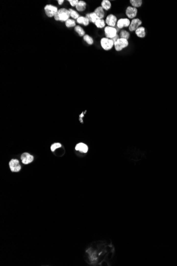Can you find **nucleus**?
Returning <instances> with one entry per match:
<instances>
[{
    "mask_svg": "<svg viewBox=\"0 0 177 266\" xmlns=\"http://www.w3.org/2000/svg\"><path fill=\"white\" fill-rule=\"evenodd\" d=\"M118 32V30L115 27H112L110 26H106L104 28V33L106 36V37L112 39L115 37L117 35Z\"/></svg>",
    "mask_w": 177,
    "mask_h": 266,
    "instance_id": "obj_5",
    "label": "nucleus"
},
{
    "mask_svg": "<svg viewBox=\"0 0 177 266\" xmlns=\"http://www.w3.org/2000/svg\"><path fill=\"white\" fill-rule=\"evenodd\" d=\"M70 15L69 9L62 8L58 9L54 18L55 20L57 21L65 22L68 19H70Z\"/></svg>",
    "mask_w": 177,
    "mask_h": 266,
    "instance_id": "obj_1",
    "label": "nucleus"
},
{
    "mask_svg": "<svg viewBox=\"0 0 177 266\" xmlns=\"http://www.w3.org/2000/svg\"><path fill=\"white\" fill-rule=\"evenodd\" d=\"M9 166L11 171L13 172H19L21 169V166H20L19 161L18 159H12L9 163Z\"/></svg>",
    "mask_w": 177,
    "mask_h": 266,
    "instance_id": "obj_10",
    "label": "nucleus"
},
{
    "mask_svg": "<svg viewBox=\"0 0 177 266\" xmlns=\"http://www.w3.org/2000/svg\"><path fill=\"white\" fill-rule=\"evenodd\" d=\"M119 38H120L119 35H117L115 37H113V38H112V39H111L112 40V42H113V43H115L116 42V41H117L118 39H119Z\"/></svg>",
    "mask_w": 177,
    "mask_h": 266,
    "instance_id": "obj_28",
    "label": "nucleus"
},
{
    "mask_svg": "<svg viewBox=\"0 0 177 266\" xmlns=\"http://www.w3.org/2000/svg\"><path fill=\"white\" fill-rule=\"evenodd\" d=\"M21 159L24 164H28L33 160V157L28 153H25L21 155Z\"/></svg>",
    "mask_w": 177,
    "mask_h": 266,
    "instance_id": "obj_11",
    "label": "nucleus"
},
{
    "mask_svg": "<svg viewBox=\"0 0 177 266\" xmlns=\"http://www.w3.org/2000/svg\"><path fill=\"white\" fill-rule=\"evenodd\" d=\"M129 45L128 40L124 38H120L114 43V47L117 52L121 51L126 48Z\"/></svg>",
    "mask_w": 177,
    "mask_h": 266,
    "instance_id": "obj_2",
    "label": "nucleus"
},
{
    "mask_svg": "<svg viewBox=\"0 0 177 266\" xmlns=\"http://www.w3.org/2000/svg\"><path fill=\"white\" fill-rule=\"evenodd\" d=\"M131 24V21L128 18H120L118 20L117 22V27L118 29H122L123 28L129 27Z\"/></svg>",
    "mask_w": 177,
    "mask_h": 266,
    "instance_id": "obj_9",
    "label": "nucleus"
},
{
    "mask_svg": "<svg viewBox=\"0 0 177 266\" xmlns=\"http://www.w3.org/2000/svg\"><path fill=\"white\" fill-rule=\"evenodd\" d=\"M83 39L84 42H85L88 45H92L93 44V43H94L93 39L90 35L85 34V35L83 37Z\"/></svg>",
    "mask_w": 177,
    "mask_h": 266,
    "instance_id": "obj_24",
    "label": "nucleus"
},
{
    "mask_svg": "<svg viewBox=\"0 0 177 266\" xmlns=\"http://www.w3.org/2000/svg\"><path fill=\"white\" fill-rule=\"evenodd\" d=\"M129 2L133 7L135 8L141 7L143 4V1L142 0H131Z\"/></svg>",
    "mask_w": 177,
    "mask_h": 266,
    "instance_id": "obj_21",
    "label": "nucleus"
},
{
    "mask_svg": "<svg viewBox=\"0 0 177 266\" xmlns=\"http://www.w3.org/2000/svg\"><path fill=\"white\" fill-rule=\"evenodd\" d=\"M64 0H58L57 1V3H58V5H62L64 3Z\"/></svg>",
    "mask_w": 177,
    "mask_h": 266,
    "instance_id": "obj_29",
    "label": "nucleus"
},
{
    "mask_svg": "<svg viewBox=\"0 0 177 266\" xmlns=\"http://www.w3.org/2000/svg\"><path fill=\"white\" fill-rule=\"evenodd\" d=\"M65 26L67 28H71V27H75L76 25V22L75 20L73 19H69L67 21L65 22Z\"/></svg>",
    "mask_w": 177,
    "mask_h": 266,
    "instance_id": "obj_23",
    "label": "nucleus"
},
{
    "mask_svg": "<svg viewBox=\"0 0 177 266\" xmlns=\"http://www.w3.org/2000/svg\"><path fill=\"white\" fill-rule=\"evenodd\" d=\"M85 17L87 19H88V20H89V21L90 22H92V23H93V24H94L95 22H96V21H97V20L98 19H99L98 17H97V16L96 15V13H94V12H92L87 13V14L85 16Z\"/></svg>",
    "mask_w": 177,
    "mask_h": 266,
    "instance_id": "obj_15",
    "label": "nucleus"
},
{
    "mask_svg": "<svg viewBox=\"0 0 177 266\" xmlns=\"http://www.w3.org/2000/svg\"><path fill=\"white\" fill-rule=\"evenodd\" d=\"M69 10L70 12V17H71L73 19L77 20L80 17V15L79 14V13L77 11L74 10L72 9H69Z\"/></svg>",
    "mask_w": 177,
    "mask_h": 266,
    "instance_id": "obj_25",
    "label": "nucleus"
},
{
    "mask_svg": "<svg viewBox=\"0 0 177 266\" xmlns=\"http://www.w3.org/2000/svg\"><path fill=\"white\" fill-rule=\"evenodd\" d=\"M119 37L121 38H124L128 40L129 37H130V33L126 30L122 29L120 32Z\"/></svg>",
    "mask_w": 177,
    "mask_h": 266,
    "instance_id": "obj_22",
    "label": "nucleus"
},
{
    "mask_svg": "<svg viewBox=\"0 0 177 266\" xmlns=\"http://www.w3.org/2000/svg\"><path fill=\"white\" fill-rule=\"evenodd\" d=\"M142 24V21L139 18H134L132 19L131 21V24L128 27L129 30L131 32L135 31L136 30L138 29Z\"/></svg>",
    "mask_w": 177,
    "mask_h": 266,
    "instance_id": "obj_7",
    "label": "nucleus"
},
{
    "mask_svg": "<svg viewBox=\"0 0 177 266\" xmlns=\"http://www.w3.org/2000/svg\"><path fill=\"white\" fill-rule=\"evenodd\" d=\"M75 149L81 153H86L88 151V147L83 143H79L76 146Z\"/></svg>",
    "mask_w": 177,
    "mask_h": 266,
    "instance_id": "obj_16",
    "label": "nucleus"
},
{
    "mask_svg": "<svg viewBox=\"0 0 177 266\" xmlns=\"http://www.w3.org/2000/svg\"><path fill=\"white\" fill-rule=\"evenodd\" d=\"M94 13H96L97 17L100 19H103L105 16V12L104 9L101 6H98L94 10Z\"/></svg>",
    "mask_w": 177,
    "mask_h": 266,
    "instance_id": "obj_12",
    "label": "nucleus"
},
{
    "mask_svg": "<svg viewBox=\"0 0 177 266\" xmlns=\"http://www.w3.org/2000/svg\"><path fill=\"white\" fill-rule=\"evenodd\" d=\"M138 13V10L137 8L133 7L132 6H128L126 8L125 13L128 19H134L136 17Z\"/></svg>",
    "mask_w": 177,
    "mask_h": 266,
    "instance_id": "obj_6",
    "label": "nucleus"
},
{
    "mask_svg": "<svg viewBox=\"0 0 177 266\" xmlns=\"http://www.w3.org/2000/svg\"><path fill=\"white\" fill-rule=\"evenodd\" d=\"M77 22L80 25H82L84 26H87L89 25L90 21L85 17L80 16V17L77 20Z\"/></svg>",
    "mask_w": 177,
    "mask_h": 266,
    "instance_id": "obj_17",
    "label": "nucleus"
},
{
    "mask_svg": "<svg viewBox=\"0 0 177 266\" xmlns=\"http://www.w3.org/2000/svg\"><path fill=\"white\" fill-rule=\"evenodd\" d=\"M135 33L136 36L139 38H144L146 36L145 28L144 27L140 26L138 29H137L135 31Z\"/></svg>",
    "mask_w": 177,
    "mask_h": 266,
    "instance_id": "obj_14",
    "label": "nucleus"
},
{
    "mask_svg": "<svg viewBox=\"0 0 177 266\" xmlns=\"http://www.w3.org/2000/svg\"><path fill=\"white\" fill-rule=\"evenodd\" d=\"M100 45L105 51H109L114 46V43L111 39L107 37L102 38L100 40Z\"/></svg>",
    "mask_w": 177,
    "mask_h": 266,
    "instance_id": "obj_4",
    "label": "nucleus"
},
{
    "mask_svg": "<svg viewBox=\"0 0 177 266\" xmlns=\"http://www.w3.org/2000/svg\"><path fill=\"white\" fill-rule=\"evenodd\" d=\"M101 6L104 10H109L111 7V3L109 0H103L101 3Z\"/></svg>",
    "mask_w": 177,
    "mask_h": 266,
    "instance_id": "obj_18",
    "label": "nucleus"
},
{
    "mask_svg": "<svg viewBox=\"0 0 177 266\" xmlns=\"http://www.w3.org/2000/svg\"><path fill=\"white\" fill-rule=\"evenodd\" d=\"M117 21L118 20L116 16L113 14H110L106 17L105 22L108 26L115 27L117 25Z\"/></svg>",
    "mask_w": 177,
    "mask_h": 266,
    "instance_id": "obj_8",
    "label": "nucleus"
},
{
    "mask_svg": "<svg viewBox=\"0 0 177 266\" xmlns=\"http://www.w3.org/2000/svg\"><path fill=\"white\" fill-rule=\"evenodd\" d=\"M74 30L80 37H83L85 35V32L84 30L80 26H76L74 27Z\"/></svg>",
    "mask_w": 177,
    "mask_h": 266,
    "instance_id": "obj_20",
    "label": "nucleus"
},
{
    "mask_svg": "<svg viewBox=\"0 0 177 266\" xmlns=\"http://www.w3.org/2000/svg\"><path fill=\"white\" fill-rule=\"evenodd\" d=\"M61 146H61V145L59 144V143H55V144H54L52 145L51 148H50L51 151L52 152H54L56 149L61 147Z\"/></svg>",
    "mask_w": 177,
    "mask_h": 266,
    "instance_id": "obj_26",
    "label": "nucleus"
},
{
    "mask_svg": "<svg viewBox=\"0 0 177 266\" xmlns=\"http://www.w3.org/2000/svg\"><path fill=\"white\" fill-rule=\"evenodd\" d=\"M58 9L56 6L52 4H47L44 7V11L46 16L48 18L54 17L58 11Z\"/></svg>",
    "mask_w": 177,
    "mask_h": 266,
    "instance_id": "obj_3",
    "label": "nucleus"
},
{
    "mask_svg": "<svg viewBox=\"0 0 177 266\" xmlns=\"http://www.w3.org/2000/svg\"><path fill=\"white\" fill-rule=\"evenodd\" d=\"M94 25L95 26H96L98 28H100V29H102V28H105L106 27V22H105V20H104V19H98L97 21H96V22L94 23Z\"/></svg>",
    "mask_w": 177,
    "mask_h": 266,
    "instance_id": "obj_19",
    "label": "nucleus"
},
{
    "mask_svg": "<svg viewBox=\"0 0 177 266\" xmlns=\"http://www.w3.org/2000/svg\"><path fill=\"white\" fill-rule=\"evenodd\" d=\"M67 1L69 2L70 5L73 7H75L79 1V0H68Z\"/></svg>",
    "mask_w": 177,
    "mask_h": 266,
    "instance_id": "obj_27",
    "label": "nucleus"
},
{
    "mask_svg": "<svg viewBox=\"0 0 177 266\" xmlns=\"http://www.w3.org/2000/svg\"><path fill=\"white\" fill-rule=\"evenodd\" d=\"M86 3L82 1V0H80L79 1L77 5L75 6L76 10L79 12H83L85 10L86 8Z\"/></svg>",
    "mask_w": 177,
    "mask_h": 266,
    "instance_id": "obj_13",
    "label": "nucleus"
}]
</instances>
